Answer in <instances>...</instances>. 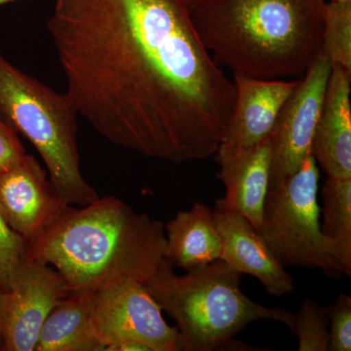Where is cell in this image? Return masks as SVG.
Masks as SVG:
<instances>
[{
	"mask_svg": "<svg viewBox=\"0 0 351 351\" xmlns=\"http://www.w3.org/2000/svg\"><path fill=\"white\" fill-rule=\"evenodd\" d=\"M27 241L11 230L0 214V291L10 289L16 274L27 260Z\"/></svg>",
	"mask_w": 351,
	"mask_h": 351,
	"instance_id": "cell-20",
	"label": "cell"
},
{
	"mask_svg": "<svg viewBox=\"0 0 351 351\" xmlns=\"http://www.w3.org/2000/svg\"><path fill=\"white\" fill-rule=\"evenodd\" d=\"M25 154L17 132L0 117V173L10 169Z\"/></svg>",
	"mask_w": 351,
	"mask_h": 351,
	"instance_id": "cell-22",
	"label": "cell"
},
{
	"mask_svg": "<svg viewBox=\"0 0 351 351\" xmlns=\"http://www.w3.org/2000/svg\"><path fill=\"white\" fill-rule=\"evenodd\" d=\"M93 295L69 294L58 302L44 321L34 351L104 350L92 327Z\"/></svg>",
	"mask_w": 351,
	"mask_h": 351,
	"instance_id": "cell-16",
	"label": "cell"
},
{
	"mask_svg": "<svg viewBox=\"0 0 351 351\" xmlns=\"http://www.w3.org/2000/svg\"><path fill=\"white\" fill-rule=\"evenodd\" d=\"M46 27L66 93L104 138L176 164L216 154L234 83L203 45L189 0H56Z\"/></svg>",
	"mask_w": 351,
	"mask_h": 351,
	"instance_id": "cell-1",
	"label": "cell"
},
{
	"mask_svg": "<svg viewBox=\"0 0 351 351\" xmlns=\"http://www.w3.org/2000/svg\"><path fill=\"white\" fill-rule=\"evenodd\" d=\"M164 225L115 196L66 213L31 243L27 260L59 272L69 294L93 295L119 281L145 283L166 262Z\"/></svg>",
	"mask_w": 351,
	"mask_h": 351,
	"instance_id": "cell-2",
	"label": "cell"
},
{
	"mask_svg": "<svg viewBox=\"0 0 351 351\" xmlns=\"http://www.w3.org/2000/svg\"><path fill=\"white\" fill-rule=\"evenodd\" d=\"M71 206L55 191L47 172L31 154L0 173V214L27 244L54 225Z\"/></svg>",
	"mask_w": 351,
	"mask_h": 351,
	"instance_id": "cell-10",
	"label": "cell"
},
{
	"mask_svg": "<svg viewBox=\"0 0 351 351\" xmlns=\"http://www.w3.org/2000/svg\"><path fill=\"white\" fill-rule=\"evenodd\" d=\"M321 53L351 75V2H326Z\"/></svg>",
	"mask_w": 351,
	"mask_h": 351,
	"instance_id": "cell-18",
	"label": "cell"
},
{
	"mask_svg": "<svg viewBox=\"0 0 351 351\" xmlns=\"http://www.w3.org/2000/svg\"><path fill=\"white\" fill-rule=\"evenodd\" d=\"M331 1L341 2V3H345V2H351V0H331Z\"/></svg>",
	"mask_w": 351,
	"mask_h": 351,
	"instance_id": "cell-25",
	"label": "cell"
},
{
	"mask_svg": "<svg viewBox=\"0 0 351 351\" xmlns=\"http://www.w3.org/2000/svg\"><path fill=\"white\" fill-rule=\"evenodd\" d=\"M298 82L299 80H255L233 73L234 108L217 152L243 151L269 138L284 103Z\"/></svg>",
	"mask_w": 351,
	"mask_h": 351,
	"instance_id": "cell-12",
	"label": "cell"
},
{
	"mask_svg": "<svg viewBox=\"0 0 351 351\" xmlns=\"http://www.w3.org/2000/svg\"><path fill=\"white\" fill-rule=\"evenodd\" d=\"M2 291H0V304H1V298H2ZM0 351H2V339H1V334H0Z\"/></svg>",
	"mask_w": 351,
	"mask_h": 351,
	"instance_id": "cell-24",
	"label": "cell"
},
{
	"mask_svg": "<svg viewBox=\"0 0 351 351\" xmlns=\"http://www.w3.org/2000/svg\"><path fill=\"white\" fill-rule=\"evenodd\" d=\"M318 184L319 169L311 154L299 169L269 189L258 232L283 267L318 269L341 278L343 267L321 232Z\"/></svg>",
	"mask_w": 351,
	"mask_h": 351,
	"instance_id": "cell-6",
	"label": "cell"
},
{
	"mask_svg": "<svg viewBox=\"0 0 351 351\" xmlns=\"http://www.w3.org/2000/svg\"><path fill=\"white\" fill-rule=\"evenodd\" d=\"M164 230L165 258L173 267L189 270L219 260L221 237L213 209L204 203L178 212Z\"/></svg>",
	"mask_w": 351,
	"mask_h": 351,
	"instance_id": "cell-15",
	"label": "cell"
},
{
	"mask_svg": "<svg viewBox=\"0 0 351 351\" xmlns=\"http://www.w3.org/2000/svg\"><path fill=\"white\" fill-rule=\"evenodd\" d=\"M331 71L332 64L321 53L284 103L269 135V189L295 173L311 156L314 131Z\"/></svg>",
	"mask_w": 351,
	"mask_h": 351,
	"instance_id": "cell-8",
	"label": "cell"
},
{
	"mask_svg": "<svg viewBox=\"0 0 351 351\" xmlns=\"http://www.w3.org/2000/svg\"><path fill=\"white\" fill-rule=\"evenodd\" d=\"M16 1V0H0V6L4 4L10 3V2Z\"/></svg>",
	"mask_w": 351,
	"mask_h": 351,
	"instance_id": "cell-23",
	"label": "cell"
},
{
	"mask_svg": "<svg viewBox=\"0 0 351 351\" xmlns=\"http://www.w3.org/2000/svg\"><path fill=\"white\" fill-rule=\"evenodd\" d=\"M214 156L219 165L217 178L226 188V195L221 198L223 204L243 215L258 230L269 191L271 166L269 137L250 149L217 152Z\"/></svg>",
	"mask_w": 351,
	"mask_h": 351,
	"instance_id": "cell-14",
	"label": "cell"
},
{
	"mask_svg": "<svg viewBox=\"0 0 351 351\" xmlns=\"http://www.w3.org/2000/svg\"><path fill=\"white\" fill-rule=\"evenodd\" d=\"M351 75L332 64L311 144V156L327 178H351Z\"/></svg>",
	"mask_w": 351,
	"mask_h": 351,
	"instance_id": "cell-13",
	"label": "cell"
},
{
	"mask_svg": "<svg viewBox=\"0 0 351 351\" xmlns=\"http://www.w3.org/2000/svg\"><path fill=\"white\" fill-rule=\"evenodd\" d=\"M241 276L221 260L179 276L166 261L145 286L162 311L175 320L180 351L239 350L240 343L233 338L258 320L277 321L293 331L295 314L247 297Z\"/></svg>",
	"mask_w": 351,
	"mask_h": 351,
	"instance_id": "cell-4",
	"label": "cell"
},
{
	"mask_svg": "<svg viewBox=\"0 0 351 351\" xmlns=\"http://www.w3.org/2000/svg\"><path fill=\"white\" fill-rule=\"evenodd\" d=\"M328 314L329 350H351V298L339 294L331 306L325 307Z\"/></svg>",
	"mask_w": 351,
	"mask_h": 351,
	"instance_id": "cell-21",
	"label": "cell"
},
{
	"mask_svg": "<svg viewBox=\"0 0 351 351\" xmlns=\"http://www.w3.org/2000/svg\"><path fill=\"white\" fill-rule=\"evenodd\" d=\"M213 212L221 237L219 260L240 274L257 278L267 294L278 298L294 292V278L249 219L226 206L221 198L215 202Z\"/></svg>",
	"mask_w": 351,
	"mask_h": 351,
	"instance_id": "cell-11",
	"label": "cell"
},
{
	"mask_svg": "<svg viewBox=\"0 0 351 351\" xmlns=\"http://www.w3.org/2000/svg\"><path fill=\"white\" fill-rule=\"evenodd\" d=\"M68 295V286L54 267L25 261L10 289L2 293V351L36 350L44 321L53 307Z\"/></svg>",
	"mask_w": 351,
	"mask_h": 351,
	"instance_id": "cell-9",
	"label": "cell"
},
{
	"mask_svg": "<svg viewBox=\"0 0 351 351\" xmlns=\"http://www.w3.org/2000/svg\"><path fill=\"white\" fill-rule=\"evenodd\" d=\"M321 232L332 255L351 276V178H327L321 189Z\"/></svg>",
	"mask_w": 351,
	"mask_h": 351,
	"instance_id": "cell-17",
	"label": "cell"
},
{
	"mask_svg": "<svg viewBox=\"0 0 351 351\" xmlns=\"http://www.w3.org/2000/svg\"><path fill=\"white\" fill-rule=\"evenodd\" d=\"M295 315L292 332L298 338V350H329L326 308L308 298L302 302L299 311Z\"/></svg>",
	"mask_w": 351,
	"mask_h": 351,
	"instance_id": "cell-19",
	"label": "cell"
},
{
	"mask_svg": "<svg viewBox=\"0 0 351 351\" xmlns=\"http://www.w3.org/2000/svg\"><path fill=\"white\" fill-rule=\"evenodd\" d=\"M0 114L38 151L55 191L69 204L85 206L99 197L80 167L78 110L60 93L21 71L0 53Z\"/></svg>",
	"mask_w": 351,
	"mask_h": 351,
	"instance_id": "cell-5",
	"label": "cell"
},
{
	"mask_svg": "<svg viewBox=\"0 0 351 351\" xmlns=\"http://www.w3.org/2000/svg\"><path fill=\"white\" fill-rule=\"evenodd\" d=\"M325 0H189L218 66L261 80H301L321 54Z\"/></svg>",
	"mask_w": 351,
	"mask_h": 351,
	"instance_id": "cell-3",
	"label": "cell"
},
{
	"mask_svg": "<svg viewBox=\"0 0 351 351\" xmlns=\"http://www.w3.org/2000/svg\"><path fill=\"white\" fill-rule=\"evenodd\" d=\"M92 327L104 351H180L177 327L145 284L119 281L93 295Z\"/></svg>",
	"mask_w": 351,
	"mask_h": 351,
	"instance_id": "cell-7",
	"label": "cell"
}]
</instances>
